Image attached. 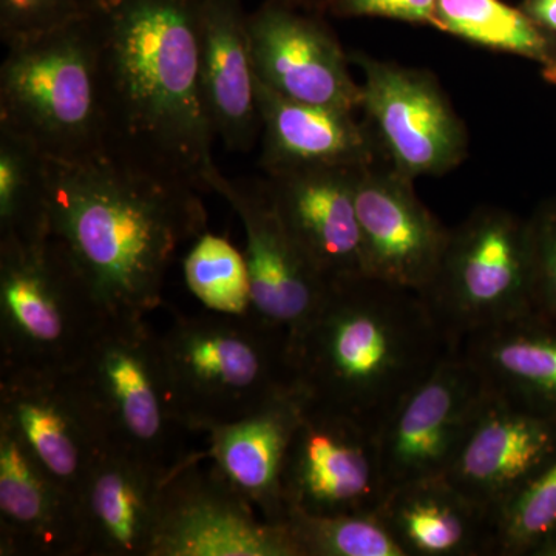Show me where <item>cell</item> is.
<instances>
[{
  "instance_id": "obj_1",
  "label": "cell",
  "mask_w": 556,
  "mask_h": 556,
  "mask_svg": "<svg viewBox=\"0 0 556 556\" xmlns=\"http://www.w3.org/2000/svg\"><path fill=\"white\" fill-rule=\"evenodd\" d=\"M200 192L112 149L49 160V233L109 316L146 318L163 302L179 249L206 232Z\"/></svg>"
},
{
  "instance_id": "obj_2",
  "label": "cell",
  "mask_w": 556,
  "mask_h": 556,
  "mask_svg": "<svg viewBox=\"0 0 556 556\" xmlns=\"http://www.w3.org/2000/svg\"><path fill=\"white\" fill-rule=\"evenodd\" d=\"M109 149L203 189L200 0H94Z\"/></svg>"
},
{
  "instance_id": "obj_3",
  "label": "cell",
  "mask_w": 556,
  "mask_h": 556,
  "mask_svg": "<svg viewBox=\"0 0 556 556\" xmlns=\"http://www.w3.org/2000/svg\"><path fill=\"white\" fill-rule=\"evenodd\" d=\"M452 348L420 292L364 277L328 289L289 354L311 402L376 433Z\"/></svg>"
},
{
  "instance_id": "obj_4",
  "label": "cell",
  "mask_w": 556,
  "mask_h": 556,
  "mask_svg": "<svg viewBox=\"0 0 556 556\" xmlns=\"http://www.w3.org/2000/svg\"><path fill=\"white\" fill-rule=\"evenodd\" d=\"M0 67V129L50 161L90 159L109 149L100 38L87 16L7 46Z\"/></svg>"
},
{
  "instance_id": "obj_5",
  "label": "cell",
  "mask_w": 556,
  "mask_h": 556,
  "mask_svg": "<svg viewBox=\"0 0 556 556\" xmlns=\"http://www.w3.org/2000/svg\"><path fill=\"white\" fill-rule=\"evenodd\" d=\"M159 342L172 409L185 430L239 420L295 383L288 336L255 313L178 316Z\"/></svg>"
},
{
  "instance_id": "obj_6",
  "label": "cell",
  "mask_w": 556,
  "mask_h": 556,
  "mask_svg": "<svg viewBox=\"0 0 556 556\" xmlns=\"http://www.w3.org/2000/svg\"><path fill=\"white\" fill-rule=\"evenodd\" d=\"M110 317L60 240L0 237V369L75 371Z\"/></svg>"
},
{
  "instance_id": "obj_7",
  "label": "cell",
  "mask_w": 556,
  "mask_h": 556,
  "mask_svg": "<svg viewBox=\"0 0 556 556\" xmlns=\"http://www.w3.org/2000/svg\"><path fill=\"white\" fill-rule=\"evenodd\" d=\"M420 295L453 346L479 329L530 316L529 219L500 207L475 211L450 229L437 276Z\"/></svg>"
},
{
  "instance_id": "obj_8",
  "label": "cell",
  "mask_w": 556,
  "mask_h": 556,
  "mask_svg": "<svg viewBox=\"0 0 556 556\" xmlns=\"http://www.w3.org/2000/svg\"><path fill=\"white\" fill-rule=\"evenodd\" d=\"M75 372L113 447L172 471L188 459L177 452V434L185 428L172 409L159 334L146 318L110 317Z\"/></svg>"
},
{
  "instance_id": "obj_9",
  "label": "cell",
  "mask_w": 556,
  "mask_h": 556,
  "mask_svg": "<svg viewBox=\"0 0 556 556\" xmlns=\"http://www.w3.org/2000/svg\"><path fill=\"white\" fill-rule=\"evenodd\" d=\"M351 61L364 73L367 127L394 170L416 181L447 174L466 160V126L434 75L364 53Z\"/></svg>"
},
{
  "instance_id": "obj_10",
  "label": "cell",
  "mask_w": 556,
  "mask_h": 556,
  "mask_svg": "<svg viewBox=\"0 0 556 556\" xmlns=\"http://www.w3.org/2000/svg\"><path fill=\"white\" fill-rule=\"evenodd\" d=\"M387 495L375 431L306 399L285 460L288 517L378 514Z\"/></svg>"
},
{
  "instance_id": "obj_11",
  "label": "cell",
  "mask_w": 556,
  "mask_h": 556,
  "mask_svg": "<svg viewBox=\"0 0 556 556\" xmlns=\"http://www.w3.org/2000/svg\"><path fill=\"white\" fill-rule=\"evenodd\" d=\"M0 427L20 439L76 503L90 471L113 447L75 371L0 369Z\"/></svg>"
},
{
  "instance_id": "obj_12",
  "label": "cell",
  "mask_w": 556,
  "mask_h": 556,
  "mask_svg": "<svg viewBox=\"0 0 556 556\" xmlns=\"http://www.w3.org/2000/svg\"><path fill=\"white\" fill-rule=\"evenodd\" d=\"M486 396L477 369L452 348L376 430L388 492L447 473Z\"/></svg>"
},
{
  "instance_id": "obj_13",
  "label": "cell",
  "mask_w": 556,
  "mask_h": 556,
  "mask_svg": "<svg viewBox=\"0 0 556 556\" xmlns=\"http://www.w3.org/2000/svg\"><path fill=\"white\" fill-rule=\"evenodd\" d=\"M190 455L164 484L150 556H299L287 525L257 510Z\"/></svg>"
},
{
  "instance_id": "obj_14",
  "label": "cell",
  "mask_w": 556,
  "mask_h": 556,
  "mask_svg": "<svg viewBox=\"0 0 556 556\" xmlns=\"http://www.w3.org/2000/svg\"><path fill=\"white\" fill-rule=\"evenodd\" d=\"M203 189L226 200L243 225L252 313L291 342L324 302L328 285L289 236L265 179L229 178L214 163Z\"/></svg>"
},
{
  "instance_id": "obj_15",
  "label": "cell",
  "mask_w": 556,
  "mask_h": 556,
  "mask_svg": "<svg viewBox=\"0 0 556 556\" xmlns=\"http://www.w3.org/2000/svg\"><path fill=\"white\" fill-rule=\"evenodd\" d=\"M248 25L255 72L270 90L306 104L361 109L350 58L320 13L263 0Z\"/></svg>"
},
{
  "instance_id": "obj_16",
  "label": "cell",
  "mask_w": 556,
  "mask_h": 556,
  "mask_svg": "<svg viewBox=\"0 0 556 556\" xmlns=\"http://www.w3.org/2000/svg\"><path fill=\"white\" fill-rule=\"evenodd\" d=\"M356 211L368 277L422 292L445 247V229L415 192V181L378 161L357 172Z\"/></svg>"
},
{
  "instance_id": "obj_17",
  "label": "cell",
  "mask_w": 556,
  "mask_h": 556,
  "mask_svg": "<svg viewBox=\"0 0 556 556\" xmlns=\"http://www.w3.org/2000/svg\"><path fill=\"white\" fill-rule=\"evenodd\" d=\"M361 167H308L265 179L289 236L329 288L368 277L354 197Z\"/></svg>"
},
{
  "instance_id": "obj_18",
  "label": "cell",
  "mask_w": 556,
  "mask_h": 556,
  "mask_svg": "<svg viewBox=\"0 0 556 556\" xmlns=\"http://www.w3.org/2000/svg\"><path fill=\"white\" fill-rule=\"evenodd\" d=\"M556 457V420L489 393L445 477L495 518Z\"/></svg>"
},
{
  "instance_id": "obj_19",
  "label": "cell",
  "mask_w": 556,
  "mask_h": 556,
  "mask_svg": "<svg viewBox=\"0 0 556 556\" xmlns=\"http://www.w3.org/2000/svg\"><path fill=\"white\" fill-rule=\"evenodd\" d=\"M172 473L127 450L110 447L78 495L80 556H150Z\"/></svg>"
},
{
  "instance_id": "obj_20",
  "label": "cell",
  "mask_w": 556,
  "mask_h": 556,
  "mask_svg": "<svg viewBox=\"0 0 556 556\" xmlns=\"http://www.w3.org/2000/svg\"><path fill=\"white\" fill-rule=\"evenodd\" d=\"M306 394L292 383L270 396L251 415L211 428L208 447L197 457L257 510L276 525L288 518L283 497V468Z\"/></svg>"
},
{
  "instance_id": "obj_21",
  "label": "cell",
  "mask_w": 556,
  "mask_h": 556,
  "mask_svg": "<svg viewBox=\"0 0 556 556\" xmlns=\"http://www.w3.org/2000/svg\"><path fill=\"white\" fill-rule=\"evenodd\" d=\"M241 0H200V86L215 138L249 152L262 137L258 76Z\"/></svg>"
},
{
  "instance_id": "obj_22",
  "label": "cell",
  "mask_w": 556,
  "mask_h": 556,
  "mask_svg": "<svg viewBox=\"0 0 556 556\" xmlns=\"http://www.w3.org/2000/svg\"><path fill=\"white\" fill-rule=\"evenodd\" d=\"M0 555L80 556L78 503L0 427Z\"/></svg>"
},
{
  "instance_id": "obj_23",
  "label": "cell",
  "mask_w": 556,
  "mask_h": 556,
  "mask_svg": "<svg viewBox=\"0 0 556 556\" xmlns=\"http://www.w3.org/2000/svg\"><path fill=\"white\" fill-rule=\"evenodd\" d=\"M262 156L266 175L308 167H358L378 144L353 112L288 100L258 79Z\"/></svg>"
},
{
  "instance_id": "obj_24",
  "label": "cell",
  "mask_w": 556,
  "mask_h": 556,
  "mask_svg": "<svg viewBox=\"0 0 556 556\" xmlns=\"http://www.w3.org/2000/svg\"><path fill=\"white\" fill-rule=\"evenodd\" d=\"M379 517L405 556L493 555V521L445 475L388 492Z\"/></svg>"
},
{
  "instance_id": "obj_25",
  "label": "cell",
  "mask_w": 556,
  "mask_h": 556,
  "mask_svg": "<svg viewBox=\"0 0 556 556\" xmlns=\"http://www.w3.org/2000/svg\"><path fill=\"white\" fill-rule=\"evenodd\" d=\"M455 348L492 396L556 420V328L530 314L471 332Z\"/></svg>"
},
{
  "instance_id": "obj_26",
  "label": "cell",
  "mask_w": 556,
  "mask_h": 556,
  "mask_svg": "<svg viewBox=\"0 0 556 556\" xmlns=\"http://www.w3.org/2000/svg\"><path fill=\"white\" fill-rule=\"evenodd\" d=\"M437 30L536 64L556 84V38L504 0H438Z\"/></svg>"
},
{
  "instance_id": "obj_27",
  "label": "cell",
  "mask_w": 556,
  "mask_h": 556,
  "mask_svg": "<svg viewBox=\"0 0 556 556\" xmlns=\"http://www.w3.org/2000/svg\"><path fill=\"white\" fill-rule=\"evenodd\" d=\"M49 160L24 138L0 129V237L49 233Z\"/></svg>"
},
{
  "instance_id": "obj_28",
  "label": "cell",
  "mask_w": 556,
  "mask_h": 556,
  "mask_svg": "<svg viewBox=\"0 0 556 556\" xmlns=\"http://www.w3.org/2000/svg\"><path fill=\"white\" fill-rule=\"evenodd\" d=\"M186 285L208 311L252 313L251 278L243 252L228 239L203 232L182 262Z\"/></svg>"
},
{
  "instance_id": "obj_29",
  "label": "cell",
  "mask_w": 556,
  "mask_h": 556,
  "mask_svg": "<svg viewBox=\"0 0 556 556\" xmlns=\"http://www.w3.org/2000/svg\"><path fill=\"white\" fill-rule=\"evenodd\" d=\"M285 525L299 556H405L379 514H291Z\"/></svg>"
},
{
  "instance_id": "obj_30",
  "label": "cell",
  "mask_w": 556,
  "mask_h": 556,
  "mask_svg": "<svg viewBox=\"0 0 556 556\" xmlns=\"http://www.w3.org/2000/svg\"><path fill=\"white\" fill-rule=\"evenodd\" d=\"M556 536V457L508 501L493 525V555L533 556Z\"/></svg>"
},
{
  "instance_id": "obj_31",
  "label": "cell",
  "mask_w": 556,
  "mask_h": 556,
  "mask_svg": "<svg viewBox=\"0 0 556 556\" xmlns=\"http://www.w3.org/2000/svg\"><path fill=\"white\" fill-rule=\"evenodd\" d=\"M94 0H0V38L5 46L35 38L87 16Z\"/></svg>"
},
{
  "instance_id": "obj_32",
  "label": "cell",
  "mask_w": 556,
  "mask_h": 556,
  "mask_svg": "<svg viewBox=\"0 0 556 556\" xmlns=\"http://www.w3.org/2000/svg\"><path fill=\"white\" fill-rule=\"evenodd\" d=\"M533 316L556 328V200L529 219Z\"/></svg>"
},
{
  "instance_id": "obj_33",
  "label": "cell",
  "mask_w": 556,
  "mask_h": 556,
  "mask_svg": "<svg viewBox=\"0 0 556 556\" xmlns=\"http://www.w3.org/2000/svg\"><path fill=\"white\" fill-rule=\"evenodd\" d=\"M438 0H329L327 13L339 17H383L437 28Z\"/></svg>"
},
{
  "instance_id": "obj_34",
  "label": "cell",
  "mask_w": 556,
  "mask_h": 556,
  "mask_svg": "<svg viewBox=\"0 0 556 556\" xmlns=\"http://www.w3.org/2000/svg\"><path fill=\"white\" fill-rule=\"evenodd\" d=\"M521 9L556 38V0H525Z\"/></svg>"
},
{
  "instance_id": "obj_35",
  "label": "cell",
  "mask_w": 556,
  "mask_h": 556,
  "mask_svg": "<svg viewBox=\"0 0 556 556\" xmlns=\"http://www.w3.org/2000/svg\"><path fill=\"white\" fill-rule=\"evenodd\" d=\"M274 2L285 3V5L294 7V9L313 11V13H327L329 0H274Z\"/></svg>"
},
{
  "instance_id": "obj_36",
  "label": "cell",
  "mask_w": 556,
  "mask_h": 556,
  "mask_svg": "<svg viewBox=\"0 0 556 556\" xmlns=\"http://www.w3.org/2000/svg\"><path fill=\"white\" fill-rule=\"evenodd\" d=\"M533 556H556V536L552 538V540L546 541Z\"/></svg>"
}]
</instances>
